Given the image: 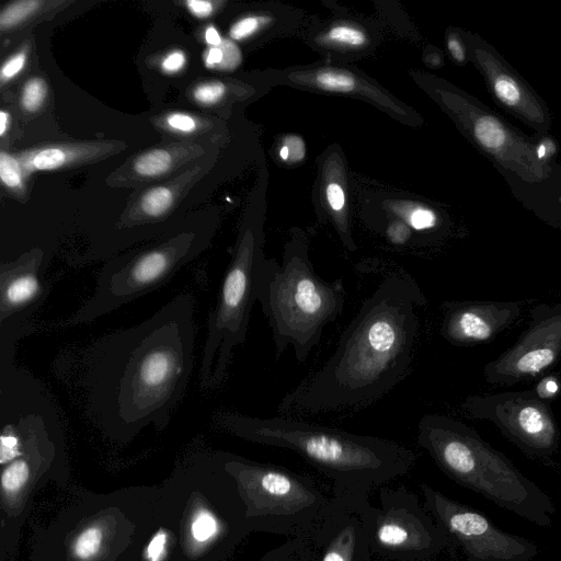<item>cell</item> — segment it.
Returning <instances> with one entry per match:
<instances>
[{"instance_id": "30", "label": "cell", "mask_w": 561, "mask_h": 561, "mask_svg": "<svg viewBox=\"0 0 561 561\" xmlns=\"http://www.w3.org/2000/svg\"><path fill=\"white\" fill-rule=\"evenodd\" d=\"M327 38L333 43L347 46H360L366 41L365 34L362 31L345 25L331 28Z\"/></svg>"}, {"instance_id": "34", "label": "cell", "mask_w": 561, "mask_h": 561, "mask_svg": "<svg viewBox=\"0 0 561 561\" xmlns=\"http://www.w3.org/2000/svg\"><path fill=\"white\" fill-rule=\"evenodd\" d=\"M26 61L25 51H21L8 59L1 67L2 83L16 76L24 67Z\"/></svg>"}, {"instance_id": "11", "label": "cell", "mask_w": 561, "mask_h": 561, "mask_svg": "<svg viewBox=\"0 0 561 561\" xmlns=\"http://www.w3.org/2000/svg\"><path fill=\"white\" fill-rule=\"evenodd\" d=\"M420 489L425 510L451 542L460 547L467 561H530L538 554L535 542L502 530L477 508L425 482Z\"/></svg>"}, {"instance_id": "15", "label": "cell", "mask_w": 561, "mask_h": 561, "mask_svg": "<svg viewBox=\"0 0 561 561\" xmlns=\"http://www.w3.org/2000/svg\"><path fill=\"white\" fill-rule=\"evenodd\" d=\"M45 254L35 248L0 264V324L30 321L44 304L51 286L44 278Z\"/></svg>"}, {"instance_id": "46", "label": "cell", "mask_w": 561, "mask_h": 561, "mask_svg": "<svg viewBox=\"0 0 561 561\" xmlns=\"http://www.w3.org/2000/svg\"><path fill=\"white\" fill-rule=\"evenodd\" d=\"M548 148H549V146H547L546 144H543V142H542V144H540V145L538 146V148H537V157H538L539 159L545 158V157H546V154H547Z\"/></svg>"}, {"instance_id": "36", "label": "cell", "mask_w": 561, "mask_h": 561, "mask_svg": "<svg viewBox=\"0 0 561 561\" xmlns=\"http://www.w3.org/2000/svg\"><path fill=\"white\" fill-rule=\"evenodd\" d=\"M387 237L394 244H404L411 237V229L407 224L396 220L388 226Z\"/></svg>"}, {"instance_id": "44", "label": "cell", "mask_w": 561, "mask_h": 561, "mask_svg": "<svg viewBox=\"0 0 561 561\" xmlns=\"http://www.w3.org/2000/svg\"><path fill=\"white\" fill-rule=\"evenodd\" d=\"M205 41L210 47L219 46L222 43V39H221L219 33L213 25H210L206 28Z\"/></svg>"}, {"instance_id": "24", "label": "cell", "mask_w": 561, "mask_h": 561, "mask_svg": "<svg viewBox=\"0 0 561 561\" xmlns=\"http://www.w3.org/2000/svg\"><path fill=\"white\" fill-rule=\"evenodd\" d=\"M23 175L19 159L2 150L0 152V178L3 184L12 190H22Z\"/></svg>"}, {"instance_id": "7", "label": "cell", "mask_w": 561, "mask_h": 561, "mask_svg": "<svg viewBox=\"0 0 561 561\" xmlns=\"http://www.w3.org/2000/svg\"><path fill=\"white\" fill-rule=\"evenodd\" d=\"M265 261L256 234L251 228L245 229L232 251L216 306L208 317L199 370L204 389L224 381L233 348L245 341Z\"/></svg>"}, {"instance_id": "38", "label": "cell", "mask_w": 561, "mask_h": 561, "mask_svg": "<svg viewBox=\"0 0 561 561\" xmlns=\"http://www.w3.org/2000/svg\"><path fill=\"white\" fill-rule=\"evenodd\" d=\"M327 198L331 208L340 211L344 206V193L341 186L336 183H331L327 186Z\"/></svg>"}, {"instance_id": "33", "label": "cell", "mask_w": 561, "mask_h": 561, "mask_svg": "<svg viewBox=\"0 0 561 561\" xmlns=\"http://www.w3.org/2000/svg\"><path fill=\"white\" fill-rule=\"evenodd\" d=\"M261 19L255 16L244 18L238 21L230 30L233 39H243L252 35L260 26Z\"/></svg>"}, {"instance_id": "4", "label": "cell", "mask_w": 561, "mask_h": 561, "mask_svg": "<svg viewBox=\"0 0 561 561\" xmlns=\"http://www.w3.org/2000/svg\"><path fill=\"white\" fill-rule=\"evenodd\" d=\"M416 440L455 483L539 527H551L552 499L474 428L448 415L428 413L419 421Z\"/></svg>"}, {"instance_id": "17", "label": "cell", "mask_w": 561, "mask_h": 561, "mask_svg": "<svg viewBox=\"0 0 561 561\" xmlns=\"http://www.w3.org/2000/svg\"><path fill=\"white\" fill-rule=\"evenodd\" d=\"M316 546L308 533L273 548L261 561H316Z\"/></svg>"}, {"instance_id": "19", "label": "cell", "mask_w": 561, "mask_h": 561, "mask_svg": "<svg viewBox=\"0 0 561 561\" xmlns=\"http://www.w3.org/2000/svg\"><path fill=\"white\" fill-rule=\"evenodd\" d=\"M174 158L168 149H153L140 154L134 162L135 172L145 178H154L167 173Z\"/></svg>"}, {"instance_id": "21", "label": "cell", "mask_w": 561, "mask_h": 561, "mask_svg": "<svg viewBox=\"0 0 561 561\" xmlns=\"http://www.w3.org/2000/svg\"><path fill=\"white\" fill-rule=\"evenodd\" d=\"M491 83L494 94L503 104L512 107L524 106V91L513 77L499 72L492 76Z\"/></svg>"}, {"instance_id": "39", "label": "cell", "mask_w": 561, "mask_h": 561, "mask_svg": "<svg viewBox=\"0 0 561 561\" xmlns=\"http://www.w3.org/2000/svg\"><path fill=\"white\" fill-rule=\"evenodd\" d=\"M185 55L181 50L170 53L162 61V69L165 72H176L183 68Z\"/></svg>"}, {"instance_id": "13", "label": "cell", "mask_w": 561, "mask_h": 561, "mask_svg": "<svg viewBox=\"0 0 561 561\" xmlns=\"http://www.w3.org/2000/svg\"><path fill=\"white\" fill-rule=\"evenodd\" d=\"M333 495L332 510L309 531L317 550L316 561H371L364 519V508L369 500Z\"/></svg>"}, {"instance_id": "42", "label": "cell", "mask_w": 561, "mask_h": 561, "mask_svg": "<svg viewBox=\"0 0 561 561\" xmlns=\"http://www.w3.org/2000/svg\"><path fill=\"white\" fill-rule=\"evenodd\" d=\"M204 58L208 68H218L224 58L222 49L220 46H211L206 50Z\"/></svg>"}, {"instance_id": "12", "label": "cell", "mask_w": 561, "mask_h": 561, "mask_svg": "<svg viewBox=\"0 0 561 561\" xmlns=\"http://www.w3.org/2000/svg\"><path fill=\"white\" fill-rule=\"evenodd\" d=\"M561 358V301L539 304L517 341L495 359L485 364L488 383L513 386L535 378Z\"/></svg>"}, {"instance_id": "14", "label": "cell", "mask_w": 561, "mask_h": 561, "mask_svg": "<svg viewBox=\"0 0 561 561\" xmlns=\"http://www.w3.org/2000/svg\"><path fill=\"white\" fill-rule=\"evenodd\" d=\"M440 334L453 345L485 343L508 329L520 316L518 301H445Z\"/></svg>"}, {"instance_id": "9", "label": "cell", "mask_w": 561, "mask_h": 561, "mask_svg": "<svg viewBox=\"0 0 561 561\" xmlns=\"http://www.w3.org/2000/svg\"><path fill=\"white\" fill-rule=\"evenodd\" d=\"M371 556L386 561H436L450 538L405 486H383L364 508Z\"/></svg>"}, {"instance_id": "1", "label": "cell", "mask_w": 561, "mask_h": 561, "mask_svg": "<svg viewBox=\"0 0 561 561\" xmlns=\"http://www.w3.org/2000/svg\"><path fill=\"white\" fill-rule=\"evenodd\" d=\"M194 306L180 294L145 321L90 344L79 383L88 417L105 434L126 440L151 423L168 425L194 366Z\"/></svg>"}, {"instance_id": "16", "label": "cell", "mask_w": 561, "mask_h": 561, "mask_svg": "<svg viewBox=\"0 0 561 561\" xmlns=\"http://www.w3.org/2000/svg\"><path fill=\"white\" fill-rule=\"evenodd\" d=\"M102 149L104 146L45 147L22 153L19 161L24 174L34 171H50L87 161L89 158L95 157L96 152Z\"/></svg>"}, {"instance_id": "29", "label": "cell", "mask_w": 561, "mask_h": 561, "mask_svg": "<svg viewBox=\"0 0 561 561\" xmlns=\"http://www.w3.org/2000/svg\"><path fill=\"white\" fill-rule=\"evenodd\" d=\"M408 225L415 230H426L434 228L437 224V217L428 208L416 206L409 210L400 211Z\"/></svg>"}, {"instance_id": "23", "label": "cell", "mask_w": 561, "mask_h": 561, "mask_svg": "<svg viewBox=\"0 0 561 561\" xmlns=\"http://www.w3.org/2000/svg\"><path fill=\"white\" fill-rule=\"evenodd\" d=\"M313 81L321 89L335 92H350L356 88V79L352 75L333 69L316 72Z\"/></svg>"}, {"instance_id": "43", "label": "cell", "mask_w": 561, "mask_h": 561, "mask_svg": "<svg viewBox=\"0 0 561 561\" xmlns=\"http://www.w3.org/2000/svg\"><path fill=\"white\" fill-rule=\"evenodd\" d=\"M448 49L451 54V56L457 60V61H463L465 60V50H463V47L461 45V43L454 36H450L448 38Z\"/></svg>"}, {"instance_id": "35", "label": "cell", "mask_w": 561, "mask_h": 561, "mask_svg": "<svg viewBox=\"0 0 561 561\" xmlns=\"http://www.w3.org/2000/svg\"><path fill=\"white\" fill-rule=\"evenodd\" d=\"M167 124L174 130H180L183 133H191L196 129L197 122L194 117L183 114V113H173L167 117Z\"/></svg>"}, {"instance_id": "47", "label": "cell", "mask_w": 561, "mask_h": 561, "mask_svg": "<svg viewBox=\"0 0 561 561\" xmlns=\"http://www.w3.org/2000/svg\"><path fill=\"white\" fill-rule=\"evenodd\" d=\"M279 154H280V158L283 160H288L289 159V151H288L287 147L283 146L280 148Z\"/></svg>"}, {"instance_id": "40", "label": "cell", "mask_w": 561, "mask_h": 561, "mask_svg": "<svg viewBox=\"0 0 561 561\" xmlns=\"http://www.w3.org/2000/svg\"><path fill=\"white\" fill-rule=\"evenodd\" d=\"M185 4L192 14L201 19L207 18L214 10L213 3L210 1L188 0L185 2Z\"/></svg>"}, {"instance_id": "2", "label": "cell", "mask_w": 561, "mask_h": 561, "mask_svg": "<svg viewBox=\"0 0 561 561\" xmlns=\"http://www.w3.org/2000/svg\"><path fill=\"white\" fill-rule=\"evenodd\" d=\"M426 304L407 272L385 276L340 336L331 357L288 392L279 415L293 416L367 407L410 373Z\"/></svg>"}, {"instance_id": "37", "label": "cell", "mask_w": 561, "mask_h": 561, "mask_svg": "<svg viewBox=\"0 0 561 561\" xmlns=\"http://www.w3.org/2000/svg\"><path fill=\"white\" fill-rule=\"evenodd\" d=\"M168 536L163 530L157 533L147 547L149 561H160L165 551Z\"/></svg>"}, {"instance_id": "28", "label": "cell", "mask_w": 561, "mask_h": 561, "mask_svg": "<svg viewBox=\"0 0 561 561\" xmlns=\"http://www.w3.org/2000/svg\"><path fill=\"white\" fill-rule=\"evenodd\" d=\"M193 538L203 542L210 539L218 531V523L215 516L208 511H199L191 525Z\"/></svg>"}, {"instance_id": "20", "label": "cell", "mask_w": 561, "mask_h": 561, "mask_svg": "<svg viewBox=\"0 0 561 561\" xmlns=\"http://www.w3.org/2000/svg\"><path fill=\"white\" fill-rule=\"evenodd\" d=\"M474 135L480 144L492 151H497L510 140L505 128L492 116H482L474 125Z\"/></svg>"}, {"instance_id": "6", "label": "cell", "mask_w": 561, "mask_h": 561, "mask_svg": "<svg viewBox=\"0 0 561 561\" xmlns=\"http://www.w3.org/2000/svg\"><path fill=\"white\" fill-rule=\"evenodd\" d=\"M227 466L243 486L247 518L255 529L275 535L304 536L318 526L334 505L333 493L310 477L273 463L231 460Z\"/></svg>"}, {"instance_id": "3", "label": "cell", "mask_w": 561, "mask_h": 561, "mask_svg": "<svg viewBox=\"0 0 561 561\" xmlns=\"http://www.w3.org/2000/svg\"><path fill=\"white\" fill-rule=\"evenodd\" d=\"M217 421L241 438L297 453L330 479L332 492L339 496L369 500L374 488L407 474L416 461L413 450L397 442L294 416L259 417L225 411Z\"/></svg>"}, {"instance_id": "41", "label": "cell", "mask_w": 561, "mask_h": 561, "mask_svg": "<svg viewBox=\"0 0 561 561\" xmlns=\"http://www.w3.org/2000/svg\"><path fill=\"white\" fill-rule=\"evenodd\" d=\"M536 390L540 396L553 399L554 393L559 391V382L557 379L548 377L538 385Z\"/></svg>"}, {"instance_id": "8", "label": "cell", "mask_w": 561, "mask_h": 561, "mask_svg": "<svg viewBox=\"0 0 561 561\" xmlns=\"http://www.w3.org/2000/svg\"><path fill=\"white\" fill-rule=\"evenodd\" d=\"M203 249L194 231H181L147 248L105 263L98 273L92 296L65 321L89 323L142 297L170 280Z\"/></svg>"}, {"instance_id": "27", "label": "cell", "mask_w": 561, "mask_h": 561, "mask_svg": "<svg viewBox=\"0 0 561 561\" xmlns=\"http://www.w3.org/2000/svg\"><path fill=\"white\" fill-rule=\"evenodd\" d=\"M47 93V87L43 79L28 80L22 91V106L25 111L36 112L43 104Z\"/></svg>"}, {"instance_id": "10", "label": "cell", "mask_w": 561, "mask_h": 561, "mask_svg": "<svg viewBox=\"0 0 561 561\" xmlns=\"http://www.w3.org/2000/svg\"><path fill=\"white\" fill-rule=\"evenodd\" d=\"M551 401L530 389L469 396L461 409L470 419L491 422L526 456L543 461L554 456L561 438Z\"/></svg>"}, {"instance_id": "25", "label": "cell", "mask_w": 561, "mask_h": 561, "mask_svg": "<svg viewBox=\"0 0 561 561\" xmlns=\"http://www.w3.org/2000/svg\"><path fill=\"white\" fill-rule=\"evenodd\" d=\"M30 477V463L23 459H16L8 463L1 476L2 488L14 492L25 484Z\"/></svg>"}, {"instance_id": "22", "label": "cell", "mask_w": 561, "mask_h": 561, "mask_svg": "<svg viewBox=\"0 0 561 561\" xmlns=\"http://www.w3.org/2000/svg\"><path fill=\"white\" fill-rule=\"evenodd\" d=\"M42 4L43 2L37 0H22L10 3L0 14L1 30H9L23 23L35 14Z\"/></svg>"}, {"instance_id": "45", "label": "cell", "mask_w": 561, "mask_h": 561, "mask_svg": "<svg viewBox=\"0 0 561 561\" xmlns=\"http://www.w3.org/2000/svg\"><path fill=\"white\" fill-rule=\"evenodd\" d=\"M8 115L4 111L0 113V135L3 136L7 129Z\"/></svg>"}, {"instance_id": "26", "label": "cell", "mask_w": 561, "mask_h": 561, "mask_svg": "<svg viewBox=\"0 0 561 561\" xmlns=\"http://www.w3.org/2000/svg\"><path fill=\"white\" fill-rule=\"evenodd\" d=\"M103 534L99 527H89L80 533L77 537L73 551L75 554L80 559H89L98 553Z\"/></svg>"}, {"instance_id": "18", "label": "cell", "mask_w": 561, "mask_h": 561, "mask_svg": "<svg viewBox=\"0 0 561 561\" xmlns=\"http://www.w3.org/2000/svg\"><path fill=\"white\" fill-rule=\"evenodd\" d=\"M174 203L173 190L169 186H156L140 198L139 217L136 224L148 222L164 216Z\"/></svg>"}, {"instance_id": "31", "label": "cell", "mask_w": 561, "mask_h": 561, "mask_svg": "<svg viewBox=\"0 0 561 561\" xmlns=\"http://www.w3.org/2000/svg\"><path fill=\"white\" fill-rule=\"evenodd\" d=\"M226 92L224 83L218 81L205 82L197 85L193 91V98L196 102L209 105L217 103Z\"/></svg>"}, {"instance_id": "32", "label": "cell", "mask_w": 561, "mask_h": 561, "mask_svg": "<svg viewBox=\"0 0 561 561\" xmlns=\"http://www.w3.org/2000/svg\"><path fill=\"white\" fill-rule=\"evenodd\" d=\"M219 46L222 49L224 58L221 64L218 66V69H234L241 61V53L239 48L236 44L228 39H222V43Z\"/></svg>"}, {"instance_id": "5", "label": "cell", "mask_w": 561, "mask_h": 561, "mask_svg": "<svg viewBox=\"0 0 561 561\" xmlns=\"http://www.w3.org/2000/svg\"><path fill=\"white\" fill-rule=\"evenodd\" d=\"M343 279L324 280L316 274L304 247H290L282 264L266 260L257 301L272 331L275 355L291 346L304 363L319 343L327 324L343 311Z\"/></svg>"}]
</instances>
